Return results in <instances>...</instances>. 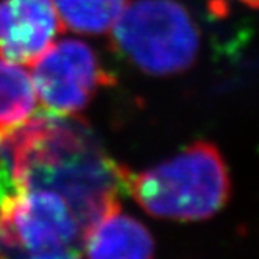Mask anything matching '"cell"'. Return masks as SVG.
<instances>
[{"label": "cell", "instance_id": "obj_1", "mask_svg": "<svg viewBox=\"0 0 259 259\" xmlns=\"http://www.w3.org/2000/svg\"><path fill=\"white\" fill-rule=\"evenodd\" d=\"M0 164L19 184L57 192L83 234L120 205L130 169L111 158L92 128L75 116H33L0 136Z\"/></svg>", "mask_w": 259, "mask_h": 259}, {"label": "cell", "instance_id": "obj_2", "mask_svg": "<svg viewBox=\"0 0 259 259\" xmlns=\"http://www.w3.org/2000/svg\"><path fill=\"white\" fill-rule=\"evenodd\" d=\"M126 191L150 215L197 222L227 205L231 181L217 147L198 141L141 174L130 172Z\"/></svg>", "mask_w": 259, "mask_h": 259}, {"label": "cell", "instance_id": "obj_3", "mask_svg": "<svg viewBox=\"0 0 259 259\" xmlns=\"http://www.w3.org/2000/svg\"><path fill=\"white\" fill-rule=\"evenodd\" d=\"M113 44L142 72L167 77L195 63L200 33L177 0H136L113 27Z\"/></svg>", "mask_w": 259, "mask_h": 259}, {"label": "cell", "instance_id": "obj_4", "mask_svg": "<svg viewBox=\"0 0 259 259\" xmlns=\"http://www.w3.org/2000/svg\"><path fill=\"white\" fill-rule=\"evenodd\" d=\"M81 228L53 191L19 184L0 164V259H30L70 250Z\"/></svg>", "mask_w": 259, "mask_h": 259}, {"label": "cell", "instance_id": "obj_5", "mask_svg": "<svg viewBox=\"0 0 259 259\" xmlns=\"http://www.w3.org/2000/svg\"><path fill=\"white\" fill-rule=\"evenodd\" d=\"M33 83L42 105L55 114L73 116L83 111L114 77L105 70L99 55L78 39L52 44L33 63Z\"/></svg>", "mask_w": 259, "mask_h": 259}, {"label": "cell", "instance_id": "obj_6", "mask_svg": "<svg viewBox=\"0 0 259 259\" xmlns=\"http://www.w3.org/2000/svg\"><path fill=\"white\" fill-rule=\"evenodd\" d=\"M63 27L53 0H0V57L33 64Z\"/></svg>", "mask_w": 259, "mask_h": 259}, {"label": "cell", "instance_id": "obj_7", "mask_svg": "<svg viewBox=\"0 0 259 259\" xmlns=\"http://www.w3.org/2000/svg\"><path fill=\"white\" fill-rule=\"evenodd\" d=\"M86 259H153L155 244L149 230L120 205L109 209L81 239Z\"/></svg>", "mask_w": 259, "mask_h": 259}, {"label": "cell", "instance_id": "obj_8", "mask_svg": "<svg viewBox=\"0 0 259 259\" xmlns=\"http://www.w3.org/2000/svg\"><path fill=\"white\" fill-rule=\"evenodd\" d=\"M38 94L30 73L17 63L0 60V135L28 120Z\"/></svg>", "mask_w": 259, "mask_h": 259}, {"label": "cell", "instance_id": "obj_9", "mask_svg": "<svg viewBox=\"0 0 259 259\" xmlns=\"http://www.w3.org/2000/svg\"><path fill=\"white\" fill-rule=\"evenodd\" d=\"M130 0H53L63 25L83 34L113 30Z\"/></svg>", "mask_w": 259, "mask_h": 259}, {"label": "cell", "instance_id": "obj_10", "mask_svg": "<svg viewBox=\"0 0 259 259\" xmlns=\"http://www.w3.org/2000/svg\"><path fill=\"white\" fill-rule=\"evenodd\" d=\"M30 259H81L75 251L70 250H61V251H52V253H42L38 256H33Z\"/></svg>", "mask_w": 259, "mask_h": 259}, {"label": "cell", "instance_id": "obj_11", "mask_svg": "<svg viewBox=\"0 0 259 259\" xmlns=\"http://www.w3.org/2000/svg\"><path fill=\"white\" fill-rule=\"evenodd\" d=\"M240 2L248 7H253V8H259V0H240Z\"/></svg>", "mask_w": 259, "mask_h": 259}, {"label": "cell", "instance_id": "obj_12", "mask_svg": "<svg viewBox=\"0 0 259 259\" xmlns=\"http://www.w3.org/2000/svg\"><path fill=\"white\" fill-rule=\"evenodd\" d=\"M0 136H2V135H0Z\"/></svg>", "mask_w": 259, "mask_h": 259}]
</instances>
